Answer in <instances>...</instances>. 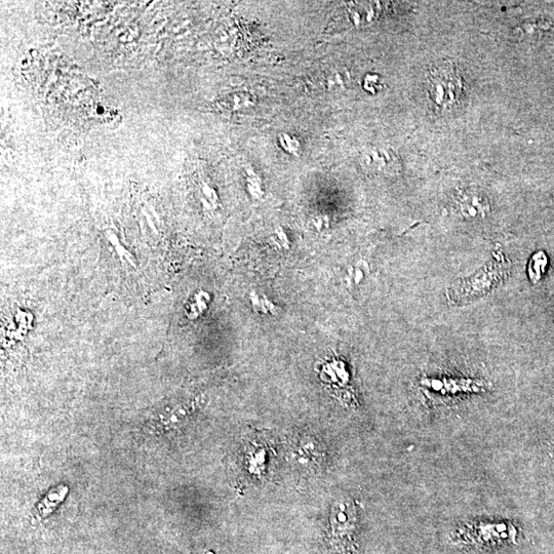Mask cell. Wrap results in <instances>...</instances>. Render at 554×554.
<instances>
[{"label": "cell", "mask_w": 554, "mask_h": 554, "mask_svg": "<svg viewBox=\"0 0 554 554\" xmlns=\"http://www.w3.org/2000/svg\"><path fill=\"white\" fill-rule=\"evenodd\" d=\"M427 92L434 105L443 111H451L459 105L464 94V83L453 62H444L428 72Z\"/></svg>", "instance_id": "7a4b0ae2"}, {"label": "cell", "mask_w": 554, "mask_h": 554, "mask_svg": "<svg viewBox=\"0 0 554 554\" xmlns=\"http://www.w3.org/2000/svg\"><path fill=\"white\" fill-rule=\"evenodd\" d=\"M510 263L501 253H495L476 273L455 282L448 290V300L453 305H461L491 294L507 279Z\"/></svg>", "instance_id": "6da1fadb"}, {"label": "cell", "mask_w": 554, "mask_h": 554, "mask_svg": "<svg viewBox=\"0 0 554 554\" xmlns=\"http://www.w3.org/2000/svg\"><path fill=\"white\" fill-rule=\"evenodd\" d=\"M546 265L547 258L544 253L540 252L532 257L529 264V276L533 284H536L541 280Z\"/></svg>", "instance_id": "5b68a950"}, {"label": "cell", "mask_w": 554, "mask_h": 554, "mask_svg": "<svg viewBox=\"0 0 554 554\" xmlns=\"http://www.w3.org/2000/svg\"><path fill=\"white\" fill-rule=\"evenodd\" d=\"M456 204L460 216L467 221H481L491 213L488 197L477 190L461 192Z\"/></svg>", "instance_id": "3957f363"}, {"label": "cell", "mask_w": 554, "mask_h": 554, "mask_svg": "<svg viewBox=\"0 0 554 554\" xmlns=\"http://www.w3.org/2000/svg\"><path fill=\"white\" fill-rule=\"evenodd\" d=\"M394 161L393 156L387 151H370L365 154V162L368 167H374L375 170L382 171L387 168L388 163Z\"/></svg>", "instance_id": "277c9868"}]
</instances>
